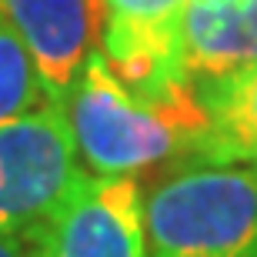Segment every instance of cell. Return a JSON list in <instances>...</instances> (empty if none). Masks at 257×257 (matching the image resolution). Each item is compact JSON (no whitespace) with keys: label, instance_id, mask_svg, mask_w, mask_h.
I'll list each match as a JSON object with an SVG mask.
<instances>
[{"label":"cell","instance_id":"1","mask_svg":"<svg viewBox=\"0 0 257 257\" xmlns=\"http://www.w3.org/2000/svg\"><path fill=\"white\" fill-rule=\"evenodd\" d=\"M64 114L80 167L100 177H137L177 154H191L204 127L194 90L167 100L134 94L97 47L87 54L67 90Z\"/></svg>","mask_w":257,"mask_h":257},{"label":"cell","instance_id":"2","mask_svg":"<svg viewBox=\"0 0 257 257\" xmlns=\"http://www.w3.org/2000/svg\"><path fill=\"white\" fill-rule=\"evenodd\" d=\"M147 257H257V171L191 164L144 200Z\"/></svg>","mask_w":257,"mask_h":257},{"label":"cell","instance_id":"3","mask_svg":"<svg viewBox=\"0 0 257 257\" xmlns=\"http://www.w3.org/2000/svg\"><path fill=\"white\" fill-rule=\"evenodd\" d=\"M84 174L64 104L0 120V230L37 234Z\"/></svg>","mask_w":257,"mask_h":257},{"label":"cell","instance_id":"4","mask_svg":"<svg viewBox=\"0 0 257 257\" xmlns=\"http://www.w3.org/2000/svg\"><path fill=\"white\" fill-rule=\"evenodd\" d=\"M191 0H97L100 54L134 94L167 100L194 90L184 54Z\"/></svg>","mask_w":257,"mask_h":257},{"label":"cell","instance_id":"5","mask_svg":"<svg viewBox=\"0 0 257 257\" xmlns=\"http://www.w3.org/2000/svg\"><path fill=\"white\" fill-rule=\"evenodd\" d=\"M34 237L40 257H147L137 177L84 171Z\"/></svg>","mask_w":257,"mask_h":257},{"label":"cell","instance_id":"6","mask_svg":"<svg viewBox=\"0 0 257 257\" xmlns=\"http://www.w3.org/2000/svg\"><path fill=\"white\" fill-rule=\"evenodd\" d=\"M0 14L30 50L50 100L64 104L100 27L97 0H0Z\"/></svg>","mask_w":257,"mask_h":257},{"label":"cell","instance_id":"7","mask_svg":"<svg viewBox=\"0 0 257 257\" xmlns=\"http://www.w3.org/2000/svg\"><path fill=\"white\" fill-rule=\"evenodd\" d=\"M204 127L191 147L197 164H230L257 171V60L227 77L194 84Z\"/></svg>","mask_w":257,"mask_h":257},{"label":"cell","instance_id":"8","mask_svg":"<svg viewBox=\"0 0 257 257\" xmlns=\"http://www.w3.org/2000/svg\"><path fill=\"white\" fill-rule=\"evenodd\" d=\"M191 84L227 77L257 60V0H191L184 20Z\"/></svg>","mask_w":257,"mask_h":257},{"label":"cell","instance_id":"9","mask_svg":"<svg viewBox=\"0 0 257 257\" xmlns=\"http://www.w3.org/2000/svg\"><path fill=\"white\" fill-rule=\"evenodd\" d=\"M44 100H50V97L40 84L30 50L24 47L17 30L7 24V17L0 14V120L24 114Z\"/></svg>","mask_w":257,"mask_h":257},{"label":"cell","instance_id":"10","mask_svg":"<svg viewBox=\"0 0 257 257\" xmlns=\"http://www.w3.org/2000/svg\"><path fill=\"white\" fill-rule=\"evenodd\" d=\"M0 257H40L34 234H7L0 230Z\"/></svg>","mask_w":257,"mask_h":257}]
</instances>
